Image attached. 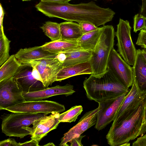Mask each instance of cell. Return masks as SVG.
Masks as SVG:
<instances>
[{
	"instance_id": "obj_31",
	"label": "cell",
	"mask_w": 146,
	"mask_h": 146,
	"mask_svg": "<svg viewBox=\"0 0 146 146\" xmlns=\"http://www.w3.org/2000/svg\"><path fill=\"white\" fill-rule=\"evenodd\" d=\"M1 146H20L19 143H17L14 139H8L1 141Z\"/></svg>"
},
{
	"instance_id": "obj_42",
	"label": "cell",
	"mask_w": 146,
	"mask_h": 146,
	"mask_svg": "<svg viewBox=\"0 0 146 146\" xmlns=\"http://www.w3.org/2000/svg\"><path fill=\"white\" fill-rule=\"evenodd\" d=\"M22 0L23 1H29V0Z\"/></svg>"
},
{
	"instance_id": "obj_32",
	"label": "cell",
	"mask_w": 146,
	"mask_h": 146,
	"mask_svg": "<svg viewBox=\"0 0 146 146\" xmlns=\"http://www.w3.org/2000/svg\"><path fill=\"white\" fill-rule=\"evenodd\" d=\"M85 135H80L78 137H75L72 139L69 142L70 143V146H82L83 145L82 144L81 141L82 139Z\"/></svg>"
},
{
	"instance_id": "obj_44",
	"label": "cell",
	"mask_w": 146,
	"mask_h": 146,
	"mask_svg": "<svg viewBox=\"0 0 146 146\" xmlns=\"http://www.w3.org/2000/svg\"><path fill=\"white\" fill-rule=\"evenodd\" d=\"M95 0V1H96V0Z\"/></svg>"
},
{
	"instance_id": "obj_23",
	"label": "cell",
	"mask_w": 146,
	"mask_h": 146,
	"mask_svg": "<svg viewBox=\"0 0 146 146\" xmlns=\"http://www.w3.org/2000/svg\"><path fill=\"white\" fill-rule=\"evenodd\" d=\"M62 39L68 40H77L83 34L80 24L73 21L60 23Z\"/></svg>"
},
{
	"instance_id": "obj_3",
	"label": "cell",
	"mask_w": 146,
	"mask_h": 146,
	"mask_svg": "<svg viewBox=\"0 0 146 146\" xmlns=\"http://www.w3.org/2000/svg\"><path fill=\"white\" fill-rule=\"evenodd\" d=\"M87 98L98 103L120 96L130 90L107 70L98 76L91 74L83 82Z\"/></svg>"
},
{
	"instance_id": "obj_43",
	"label": "cell",
	"mask_w": 146,
	"mask_h": 146,
	"mask_svg": "<svg viewBox=\"0 0 146 146\" xmlns=\"http://www.w3.org/2000/svg\"><path fill=\"white\" fill-rule=\"evenodd\" d=\"M144 48L145 49H146V47L143 48Z\"/></svg>"
},
{
	"instance_id": "obj_30",
	"label": "cell",
	"mask_w": 146,
	"mask_h": 146,
	"mask_svg": "<svg viewBox=\"0 0 146 146\" xmlns=\"http://www.w3.org/2000/svg\"><path fill=\"white\" fill-rule=\"evenodd\" d=\"M136 44L142 48L146 47V30L144 29H142L140 30V32L138 34Z\"/></svg>"
},
{
	"instance_id": "obj_13",
	"label": "cell",
	"mask_w": 146,
	"mask_h": 146,
	"mask_svg": "<svg viewBox=\"0 0 146 146\" xmlns=\"http://www.w3.org/2000/svg\"><path fill=\"white\" fill-rule=\"evenodd\" d=\"M98 107L86 113L78 123L64 134L61 139L60 146H66L67 143L72 138L81 135L87 129L95 125Z\"/></svg>"
},
{
	"instance_id": "obj_6",
	"label": "cell",
	"mask_w": 146,
	"mask_h": 146,
	"mask_svg": "<svg viewBox=\"0 0 146 146\" xmlns=\"http://www.w3.org/2000/svg\"><path fill=\"white\" fill-rule=\"evenodd\" d=\"M56 56L54 54L32 62L28 65L32 67L35 77L41 82L45 88L56 81L57 74L63 68L62 63Z\"/></svg>"
},
{
	"instance_id": "obj_19",
	"label": "cell",
	"mask_w": 146,
	"mask_h": 146,
	"mask_svg": "<svg viewBox=\"0 0 146 146\" xmlns=\"http://www.w3.org/2000/svg\"><path fill=\"white\" fill-rule=\"evenodd\" d=\"M53 54L44 50L40 46L21 48L15 55L21 63L28 66L32 62L50 56Z\"/></svg>"
},
{
	"instance_id": "obj_4",
	"label": "cell",
	"mask_w": 146,
	"mask_h": 146,
	"mask_svg": "<svg viewBox=\"0 0 146 146\" xmlns=\"http://www.w3.org/2000/svg\"><path fill=\"white\" fill-rule=\"evenodd\" d=\"M48 113L12 112L1 116L2 132L7 136L23 138L32 133L29 127Z\"/></svg>"
},
{
	"instance_id": "obj_35",
	"label": "cell",
	"mask_w": 146,
	"mask_h": 146,
	"mask_svg": "<svg viewBox=\"0 0 146 146\" xmlns=\"http://www.w3.org/2000/svg\"><path fill=\"white\" fill-rule=\"evenodd\" d=\"M140 13L144 17L146 18V0H142Z\"/></svg>"
},
{
	"instance_id": "obj_27",
	"label": "cell",
	"mask_w": 146,
	"mask_h": 146,
	"mask_svg": "<svg viewBox=\"0 0 146 146\" xmlns=\"http://www.w3.org/2000/svg\"><path fill=\"white\" fill-rule=\"evenodd\" d=\"M82 111L83 107L82 106H74L66 111L60 114L59 120L60 122L71 123L75 121Z\"/></svg>"
},
{
	"instance_id": "obj_7",
	"label": "cell",
	"mask_w": 146,
	"mask_h": 146,
	"mask_svg": "<svg viewBox=\"0 0 146 146\" xmlns=\"http://www.w3.org/2000/svg\"><path fill=\"white\" fill-rule=\"evenodd\" d=\"M131 27L129 22L120 19L115 35L117 37V51L123 59L129 65L133 66L137 50L132 40Z\"/></svg>"
},
{
	"instance_id": "obj_12",
	"label": "cell",
	"mask_w": 146,
	"mask_h": 146,
	"mask_svg": "<svg viewBox=\"0 0 146 146\" xmlns=\"http://www.w3.org/2000/svg\"><path fill=\"white\" fill-rule=\"evenodd\" d=\"M146 96V94L141 93L133 82L131 88L117 112L113 123L123 119L131 114Z\"/></svg>"
},
{
	"instance_id": "obj_36",
	"label": "cell",
	"mask_w": 146,
	"mask_h": 146,
	"mask_svg": "<svg viewBox=\"0 0 146 146\" xmlns=\"http://www.w3.org/2000/svg\"><path fill=\"white\" fill-rule=\"evenodd\" d=\"M72 0H41V1L60 3H67Z\"/></svg>"
},
{
	"instance_id": "obj_9",
	"label": "cell",
	"mask_w": 146,
	"mask_h": 146,
	"mask_svg": "<svg viewBox=\"0 0 146 146\" xmlns=\"http://www.w3.org/2000/svg\"><path fill=\"white\" fill-rule=\"evenodd\" d=\"M129 92L117 97L99 102L95 128L102 130L114 120L116 114Z\"/></svg>"
},
{
	"instance_id": "obj_14",
	"label": "cell",
	"mask_w": 146,
	"mask_h": 146,
	"mask_svg": "<svg viewBox=\"0 0 146 146\" xmlns=\"http://www.w3.org/2000/svg\"><path fill=\"white\" fill-rule=\"evenodd\" d=\"M60 113L55 112L43 116L33 123L31 139L39 142L50 131L56 129L60 122L59 120Z\"/></svg>"
},
{
	"instance_id": "obj_28",
	"label": "cell",
	"mask_w": 146,
	"mask_h": 146,
	"mask_svg": "<svg viewBox=\"0 0 146 146\" xmlns=\"http://www.w3.org/2000/svg\"><path fill=\"white\" fill-rule=\"evenodd\" d=\"M145 25V17L140 13L135 15L134 18V32L136 33L139 30L143 29Z\"/></svg>"
},
{
	"instance_id": "obj_33",
	"label": "cell",
	"mask_w": 146,
	"mask_h": 146,
	"mask_svg": "<svg viewBox=\"0 0 146 146\" xmlns=\"http://www.w3.org/2000/svg\"><path fill=\"white\" fill-rule=\"evenodd\" d=\"M132 146H146V134L138 138L132 144Z\"/></svg>"
},
{
	"instance_id": "obj_15",
	"label": "cell",
	"mask_w": 146,
	"mask_h": 146,
	"mask_svg": "<svg viewBox=\"0 0 146 146\" xmlns=\"http://www.w3.org/2000/svg\"><path fill=\"white\" fill-rule=\"evenodd\" d=\"M32 68L24 65L14 77L23 92H34L45 88L42 83L36 79Z\"/></svg>"
},
{
	"instance_id": "obj_24",
	"label": "cell",
	"mask_w": 146,
	"mask_h": 146,
	"mask_svg": "<svg viewBox=\"0 0 146 146\" xmlns=\"http://www.w3.org/2000/svg\"><path fill=\"white\" fill-rule=\"evenodd\" d=\"M101 33V27H99L96 30L83 34L77 40L78 46L81 49L93 51L98 41Z\"/></svg>"
},
{
	"instance_id": "obj_26",
	"label": "cell",
	"mask_w": 146,
	"mask_h": 146,
	"mask_svg": "<svg viewBox=\"0 0 146 146\" xmlns=\"http://www.w3.org/2000/svg\"><path fill=\"white\" fill-rule=\"evenodd\" d=\"M0 25V66H1L10 56L9 51L11 41L4 34L3 24Z\"/></svg>"
},
{
	"instance_id": "obj_41",
	"label": "cell",
	"mask_w": 146,
	"mask_h": 146,
	"mask_svg": "<svg viewBox=\"0 0 146 146\" xmlns=\"http://www.w3.org/2000/svg\"><path fill=\"white\" fill-rule=\"evenodd\" d=\"M145 122L146 123V105L145 108Z\"/></svg>"
},
{
	"instance_id": "obj_40",
	"label": "cell",
	"mask_w": 146,
	"mask_h": 146,
	"mask_svg": "<svg viewBox=\"0 0 146 146\" xmlns=\"http://www.w3.org/2000/svg\"><path fill=\"white\" fill-rule=\"evenodd\" d=\"M145 25L144 29H144L146 31V18L145 17Z\"/></svg>"
},
{
	"instance_id": "obj_1",
	"label": "cell",
	"mask_w": 146,
	"mask_h": 146,
	"mask_svg": "<svg viewBox=\"0 0 146 146\" xmlns=\"http://www.w3.org/2000/svg\"><path fill=\"white\" fill-rule=\"evenodd\" d=\"M35 7L49 17H57L78 23L89 22L97 27L111 21L115 14L111 9L101 7L93 1L72 4L41 1Z\"/></svg>"
},
{
	"instance_id": "obj_38",
	"label": "cell",
	"mask_w": 146,
	"mask_h": 146,
	"mask_svg": "<svg viewBox=\"0 0 146 146\" xmlns=\"http://www.w3.org/2000/svg\"><path fill=\"white\" fill-rule=\"evenodd\" d=\"M44 146H54L55 145L52 143H47L44 145Z\"/></svg>"
},
{
	"instance_id": "obj_17",
	"label": "cell",
	"mask_w": 146,
	"mask_h": 146,
	"mask_svg": "<svg viewBox=\"0 0 146 146\" xmlns=\"http://www.w3.org/2000/svg\"><path fill=\"white\" fill-rule=\"evenodd\" d=\"M92 52L78 49L56 54V57L66 67L89 61Z\"/></svg>"
},
{
	"instance_id": "obj_21",
	"label": "cell",
	"mask_w": 146,
	"mask_h": 146,
	"mask_svg": "<svg viewBox=\"0 0 146 146\" xmlns=\"http://www.w3.org/2000/svg\"><path fill=\"white\" fill-rule=\"evenodd\" d=\"M41 46L44 50L53 54L80 49L78 45L77 40H68L62 39L46 42Z\"/></svg>"
},
{
	"instance_id": "obj_8",
	"label": "cell",
	"mask_w": 146,
	"mask_h": 146,
	"mask_svg": "<svg viewBox=\"0 0 146 146\" xmlns=\"http://www.w3.org/2000/svg\"><path fill=\"white\" fill-rule=\"evenodd\" d=\"M130 66L114 48L112 50L108 60L107 70L128 88L132 86L133 82L132 68Z\"/></svg>"
},
{
	"instance_id": "obj_25",
	"label": "cell",
	"mask_w": 146,
	"mask_h": 146,
	"mask_svg": "<svg viewBox=\"0 0 146 146\" xmlns=\"http://www.w3.org/2000/svg\"><path fill=\"white\" fill-rule=\"evenodd\" d=\"M40 28L45 35L51 41L62 39L59 23L48 21L46 22Z\"/></svg>"
},
{
	"instance_id": "obj_29",
	"label": "cell",
	"mask_w": 146,
	"mask_h": 146,
	"mask_svg": "<svg viewBox=\"0 0 146 146\" xmlns=\"http://www.w3.org/2000/svg\"><path fill=\"white\" fill-rule=\"evenodd\" d=\"M78 23L81 26L83 34L95 31L99 28L89 22H81Z\"/></svg>"
},
{
	"instance_id": "obj_37",
	"label": "cell",
	"mask_w": 146,
	"mask_h": 146,
	"mask_svg": "<svg viewBox=\"0 0 146 146\" xmlns=\"http://www.w3.org/2000/svg\"><path fill=\"white\" fill-rule=\"evenodd\" d=\"M142 54L146 61V49L144 48L141 50Z\"/></svg>"
},
{
	"instance_id": "obj_16",
	"label": "cell",
	"mask_w": 146,
	"mask_h": 146,
	"mask_svg": "<svg viewBox=\"0 0 146 146\" xmlns=\"http://www.w3.org/2000/svg\"><path fill=\"white\" fill-rule=\"evenodd\" d=\"M73 88V85L66 84L63 86L57 85L37 91L23 92V94L26 101L41 100L56 95H65L67 96L72 95L75 92Z\"/></svg>"
},
{
	"instance_id": "obj_22",
	"label": "cell",
	"mask_w": 146,
	"mask_h": 146,
	"mask_svg": "<svg viewBox=\"0 0 146 146\" xmlns=\"http://www.w3.org/2000/svg\"><path fill=\"white\" fill-rule=\"evenodd\" d=\"M24 65L21 63L13 54L0 66V82L13 77Z\"/></svg>"
},
{
	"instance_id": "obj_11",
	"label": "cell",
	"mask_w": 146,
	"mask_h": 146,
	"mask_svg": "<svg viewBox=\"0 0 146 146\" xmlns=\"http://www.w3.org/2000/svg\"><path fill=\"white\" fill-rule=\"evenodd\" d=\"M23 91L14 77L0 82V110L25 101Z\"/></svg>"
},
{
	"instance_id": "obj_5",
	"label": "cell",
	"mask_w": 146,
	"mask_h": 146,
	"mask_svg": "<svg viewBox=\"0 0 146 146\" xmlns=\"http://www.w3.org/2000/svg\"><path fill=\"white\" fill-rule=\"evenodd\" d=\"M101 29L99 40L89 61L92 71L91 74L95 76L101 75L106 71L109 58L114 45L115 32L113 27L104 25Z\"/></svg>"
},
{
	"instance_id": "obj_18",
	"label": "cell",
	"mask_w": 146,
	"mask_h": 146,
	"mask_svg": "<svg viewBox=\"0 0 146 146\" xmlns=\"http://www.w3.org/2000/svg\"><path fill=\"white\" fill-rule=\"evenodd\" d=\"M132 70L133 82L141 93L146 94V61L140 49L137 50L136 58Z\"/></svg>"
},
{
	"instance_id": "obj_20",
	"label": "cell",
	"mask_w": 146,
	"mask_h": 146,
	"mask_svg": "<svg viewBox=\"0 0 146 146\" xmlns=\"http://www.w3.org/2000/svg\"><path fill=\"white\" fill-rule=\"evenodd\" d=\"M92 71L89 61L63 67L57 74L56 81L60 82L74 76L92 74Z\"/></svg>"
},
{
	"instance_id": "obj_2",
	"label": "cell",
	"mask_w": 146,
	"mask_h": 146,
	"mask_svg": "<svg viewBox=\"0 0 146 146\" xmlns=\"http://www.w3.org/2000/svg\"><path fill=\"white\" fill-rule=\"evenodd\" d=\"M146 105V96L131 114L123 119L113 123L106 136L108 144L121 146L145 133Z\"/></svg>"
},
{
	"instance_id": "obj_34",
	"label": "cell",
	"mask_w": 146,
	"mask_h": 146,
	"mask_svg": "<svg viewBox=\"0 0 146 146\" xmlns=\"http://www.w3.org/2000/svg\"><path fill=\"white\" fill-rule=\"evenodd\" d=\"M39 142L36 140L31 139V140L25 141L23 143H20V146H38Z\"/></svg>"
},
{
	"instance_id": "obj_10",
	"label": "cell",
	"mask_w": 146,
	"mask_h": 146,
	"mask_svg": "<svg viewBox=\"0 0 146 146\" xmlns=\"http://www.w3.org/2000/svg\"><path fill=\"white\" fill-rule=\"evenodd\" d=\"M65 110L64 106L55 102L48 100L25 101L6 108L11 112L60 113Z\"/></svg>"
},
{
	"instance_id": "obj_39",
	"label": "cell",
	"mask_w": 146,
	"mask_h": 146,
	"mask_svg": "<svg viewBox=\"0 0 146 146\" xmlns=\"http://www.w3.org/2000/svg\"><path fill=\"white\" fill-rule=\"evenodd\" d=\"M130 145V143H125L122 145L121 146H129Z\"/></svg>"
}]
</instances>
